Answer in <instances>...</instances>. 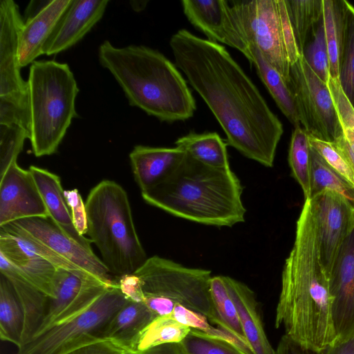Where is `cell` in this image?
I'll return each instance as SVG.
<instances>
[{"instance_id": "obj_49", "label": "cell", "mask_w": 354, "mask_h": 354, "mask_svg": "<svg viewBox=\"0 0 354 354\" xmlns=\"http://www.w3.org/2000/svg\"><path fill=\"white\" fill-rule=\"evenodd\" d=\"M133 354H187L181 342L167 343L153 347L139 353Z\"/></svg>"}, {"instance_id": "obj_42", "label": "cell", "mask_w": 354, "mask_h": 354, "mask_svg": "<svg viewBox=\"0 0 354 354\" xmlns=\"http://www.w3.org/2000/svg\"><path fill=\"white\" fill-rule=\"evenodd\" d=\"M344 130L354 128V109L343 92L338 80L330 77L327 83Z\"/></svg>"}, {"instance_id": "obj_23", "label": "cell", "mask_w": 354, "mask_h": 354, "mask_svg": "<svg viewBox=\"0 0 354 354\" xmlns=\"http://www.w3.org/2000/svg\"><path fill=\"white\" fill-rule=\"evenodd\" d=\"M225 281L236 308L244 336L254 354H276L265 333L253 291L230 277L225 276Z\"/></svg>"}, {"instance_id": "obj_46", "label": "cell", "mask_w": 354, "mask_h": 354, "mask_svg": "<svg viewBox=\"0 0 354 354\" xmlns=\"http://www.w3.org/2000/svg\"><path fill=\"white\" fill-rule=\"evenodd\" d=\"M118 286L128 300L143 302L145 299L140 279L134 274H127L118 278Z\"/></svg>"}, {"instance_id": "obj_21", "label": "cell", "mask_w": 354, "mask_h": 354, "mask_svg": "<svg viewBox=\"0 0 354 354\" xmlns=\"http://www.w3.org/2000/svg\"><path fill=\"white\" fill-rule=\"evenodd\" d=\"M185 152L175 147L136 145L129 153L136 182L141 192L164 180L178 165Z\"/></svg>"}, {"instance_id": "obj_5", "label": "cell", "mask_w": 354, "mask_h": 354, "mask_svg": "<svg viewBox=\"0 0 354 354\" xmlns=\"http://www.w3.org/2000/svg\"><path fill=\"white\" fill-rule=\"evenodd\" d=\"M85 206L87 234L109 273L118 278L134 273L148 258L126 191L115 181L104 180L90 191Z\"/></svg>"}, {"instance_id": "obj_30", "label": "cell", "mask_w": 354, "mask_h": 354, "mask_svg": "<svg viewBox=\"0 0 354 354\" xmlns=\"http://www.w3.org/2000/svg\"><path fill=\"white\" fill-rule=\"evenodd\" d=\"M299 51L304 48L323 16V0H285Z\"/></svg>"}, {"instance_id": "obj_16", "label": "cell", "mask_w": 354, "mask_h": 354, "mask_svg": "<svg viewBox=\"0 0 354 354\" xmlns=\"http://www.w3.org/2000/svg\"><path fill=\"white\" fill-rule=\"evenodd\" d=\"M48 216L32 174L12 164L0 177V227L17 221Z\"/></svg>"}, {"instance_id": "obj_32", "label": "cell", "mask_w": 354, "mask_h": 354, "mask_svg": "<svg viewBox=\"0 0 354 354\" xmlns=\"http://www.w3.org/2000/svg\"><path fill=\"white\" fill-rule=\"evenodd\" d=\"M345 0H323L325 38L328 52L330 76L338 80Z\"/></svg>"}, {"instance_id": "obj_48", "label": "cell", "mask_w": 354, "mask_h": 354, "mask_svg": "<svg viewBox=\"0 0 354 354\" xmlns=\"http://www.w3.org/2000/svg\"><path fill=\"white\" fill-rule=\"evenodd\" d=\"M143 303L156 317L171 314L176 303L167 298L159 296L145 295Z\"/></svg>"}, {"instance_id": "obj_52", "label": "cell", "mask_w": 354, "mask_h": 354, "mask_svg": "<svg viewBox=\"0 0 354 354\" xmlns=\"http://www.w3.org/2000/svg\"><path fill=\"white\" fill-rule=\"evenodd\" d=\"M300 354H322V352L301 347Z\"/></svg>"}, {"instance_id": "obj_10", "label": "cell", "mask_w": 354, "mask_h": 354, "mask_svg": "<svg viewBox=\"0 0 354 354\" xmlns=\"http://www.w3.org/2000/svg\"><path fill=\"white\" fill-rule=\"evenodd\" d=\"M288 84L300 124L309 136L333 142L344 134L328 84L315 74L303 56L290 66Z\"/></svg>"}, {"instance_id": "obj_8", "label": "cell", "mask_w": 354, "mask_h": 354, "mask_svg": "<svg viewBox=\"0 0 354 354\" xmlns=\"http://www.w3.org/2000/svg\"><path fill=\"white\" fill-rule=\"evenodd\" d=\"M127 301L118 283L80 314L32 337L18 348L17 354H66L105 340L109 322Z\"/></svg>"}, {"instance_id": "obj_24", "label": "cell", "mask_w": 354, "mask_h": 354, "mask_svg": "<svg viewBox=\"0 0 354 354\" xmlns=\"http://www.w3.org/2000/svg\"><path fill=\"white\" fill-rule=\"evenodd\" d=\"M0 273L10 281L24 310V326L21 342L23 345L35 335L41 325L46 313L50 297L26 279L1 255Z\"/></svg>"}, {"instance_id": "obj_40", "label": "cell", "mask_w": 354, "mask_h": 354, "mask_svg": "<svg viewBox=\"0 0 354 354\" xmlns=\"http://www.w3.org/2000/svg\"><path fill=\"white\" fill-rule=\"evenodd\" d=\"M181 343L187 354H244L230 344L194 328Z\"/></svg>"}, {"instance_id": "obj_6", "label": "cell", "mask_w": 354, "mask_h": 354, "mask_svg": "<svg viewBox=\"0 0 354 354\" xmlns=\"http://www.w3.org/2000/svg\"><path fill=\"white\" fill-rule=\"evenodd\" d=\"M30 100V140L36 157L57 151L72 120L78 117L77 82L68 65L35 61L27 81Z\"/></svg>"}, {"instance_id": "obj_31", "label": "cell", "mask_w": 354, "mask_h": 354, "mask_svg": "<svg viewBox=\"0 0 354 354\" xmlns=\"http://www.w3.org/2000/svg\"><path fill=\"white\" fill-rule=\"evenodd\" d=\"M338 80L354 109V6L345 1Z\"/></svg>"}, {"instance_id": "obj_19", "label": "cell", "mask_w": 354, "mask_h": 354, "mask_svg": "<svg viewBox=\"0 0 354 354\" xmlns=\"http://www.w3.org/2000/svg\"><path fill=\"white\" fill-rule=\"evenodd\" d=\"M0 255L26 279L49 297H55L57 268L26 248L16 236L0 228Z\"/></svg>"}, {"instance_id": "obj_37", "label": "cell", "mask_w": 354, "mask_h": 354, "mask_svg": "<svg viewBox=\"0 0 354 354\" xmlns=\"http://www.w3.org/2000/svg\"><path fill=\"white\" fill-rule=\"evenodd\" d=\"M0 228L16 236L26 248L52 263L56 268L65 269L82 277L100 281L74 263L50 250L46 245L32 237L14 223H10L0 227Z\"/></svg>"}, {"instance_id": "obj_22", "label": "cell", "mask_w": 354, "mask_h": 354, "mask_svg": "<svg viewBox=\"0 0 354 354\" xmlns=\"http://www.w3.org/2000/svg\"><path fill=\"white\" fill-rule=\"evenodd\" d=\"M28 170L42 196L48 216L71 239L88 250L93 251L90 239L80 234L73 225L60 178L55 174L34 165H31Z\"/></svg>"}, {"instance_id": "obj_13", "label": "cell", "mask_w": 354, "mask_h": 354, "mask_svg": "<svg viewBox=\"0 0 354 354\" xmlns=\"http://www.w3.org/2000/svg\"><path fill=\"white\" fill-rule=\"evenodd\" d=\"M181 3L189 21L208 40L236 48L249 59L250 44L230 1L183 0Z\"/></svg>"}, {"instance_id": "obj_20", "label": "cell", "mask_w": 354, "mask_h": 354, "mask_svg": "<svg viewBox=\"0 0 354 354\" xmlns=\"http://www.w3.org/2000/svg\"><path fill=\"white\" fill-rule=\"evenodd\" d=\"M71 0L46 1L27 18L19 35L18 63L21 68L43 55V48Z\"/></svg>"}, {"instance_id": "obj_50", "label": "cell", "mask_w": 354, "mask_h": 354, "mask_svg": "<svg viewBox=\"0 0 354 354\" xmlns=\"http://www.w3.org/2000/svg\"><path fill=\"white\" fill-rule=\"evenodd\" d=\"M322 354H354V336L328 346L322 351Z\"/></svg>"}, {"instance_id": "obj_12", "label": "cell", "mask_w": 354, "mask_h": 354, "mask_svg": "<svg viewBox=\"0 0 354 354\" xmlns=\"http://www.w3.org/2000/svg\"><path fill=\"white\" fill-rule=\"evenodd\" d=\"M54 283L55 297L49 298L44 318L34 336L80 314L113 287L62 268H57Z\"/></svg>"}, {"instance_id": "obj_51", "label": "cell", "mask_w": 354, "mask_h": 354, "mask_svg": "<svg viewBox=\"0 0 354 354\" xmlns=\"http://www.w3.org/2000/svg\"><path fill=\"white\" fill-rule=\"evenodd\" d=\"M300 346L283 335L275 351L276 354H300Z\"/></svg>"}, {"instance_id": "obj_15", "label": "cell", "mask_w": 354, "mask_h": 354, "mask_svg": "<svg viewBox=\"0 0 354 354\" xmlns=\"http://www.w3.org/2000/svg\"><path fill=\"white\" fill-rule=\"evenodd\" d=\"M328 281L337 342H340L354 336V227L342 245Z\"/></svg>"}, {"instance_id": "obj_27", "label": "cell", "mask_w": 354, "mask_h": 354, "mask_svg": "<svg viewBox=\"0 0 354 354\" xmlns=\"http://www.w3.org/2000/svg\"><path fill=\"white\" fill-rule=\"evenodd\" d=\"M176 147L194 160L212 167L230 168L227 144L216 132H189L175 142Z\"/></svg>"}, {"instance_id": "obj_17", "label": "cell", "mask_w": 354, "mask_h": 354, "mask_svg": "<svg viewBox=\"0 0 354 354\" xmlns=\"http://www.w3.org/2000/svg\"><path fill=\"white\" fill-rule=\"evenodd\" d=\"M24 21L12 0L0 1V96L26 91L18 63L19 35Z\"/></svg>"}, {"instance_id": "obj_7", "label": "cell", "mask_w": 354, "mask_h": 354, "mask_svg": "<svg viewBox=\"0 0 354 354\" xmlns=\"http://www.w3.org/2000/svg\"><path fill=\"white\" fill-rule=\"evenodd\" d=\"M250 44L268 62L290 80V66L301 56L285 0L231 1Z\"/></svg>"}, {"instance_id": "obj_47", "label": "cell", "mask_w": 354, "mask_h": 354, "mask_svg": "<svg viewBox=\"0 0 354 354\" xmlns=\"http://www.w3.org/2000/svg\"><path fill=\"white\" fill-rule=\"evenodd\" d=\"M66 354H132L109 340H102L77 348Z\"/></svg>"}, {"instance_id": "obj_18", "label": "cell", "mask_w": 354, "mask_h": 354, "mask_svg": "<svg viewBox=\"0 0 354 354\" xmlns=\"http://www.w3.org/2000/svg\"><path fill=\"white\" fill-rule=\"evenodd\" d=\"M108 0H71L43 48L52 55L75 45L102 18Z\"/></svg>"}, {"instance_id": "obj_2", "label": "cell", "mask_w": 354, "mask_h": 354, "mask_svg": "<svg viewBox=\"0 0 354 354\" xmlns=\"http://www.w3.org/2000/svg\"><path fill=\"white\" fill-rule=\"evenodd\" d=\"M274 324L304 348L322 352L337 342L333 298L319 259L308 200L297 221L294 244L283 265Z\"/></svg>"}, {"instance_id": "obj_39", "label": "cell", "mask_w": 354, "mask_h": 354, "mask_svg": "<svg viewBox=\"0 0 354 354\" xmlns=\"http://www.w3.org/2000/svg\"><path fill=\"white\" fill-rule=\"evenodd\" d=\"M30 132L17 125L0 124V177L15 162L23 150Z\"/></svg>"}, {"instance_id": "obj_4", "label": "cell", "mask_w": 354, "mask_h": 354, "mask_svg": "<svg viewBox=\"0 0 354 354\" xmlns=\"http://www.w3.org/2000/svg\"><path fill=\"white\" fill-rule=\"evenodd\" d=\"M98 59L131 106L169 123L193 116L196 102L185 80L160 52L142 45L118 48L106 40L99 46Z\"/></svg>"}, {"instance_id": "obj_44", "label": "cell", "mask_w": 354, "mask_h": 354, "mask_svg": "<svg viewBox=\"0 0 354 354\" xmlns=\"http://www.w3.org/2000/svg\"><path fill=\"white\" fill-rule=\"evenodd\" d=\"M210 326L205 331L201 330L205 335L224 341L233 346L244 354H254L248 340L222 324Z\"/></svg>"}, {"instance_id": "obj_3", "label": "cell", "mask_w": 354, "mask_h": 354, "mask_svg": "<svg viewBox=\"0 0 354 354\" xmlns=\"http://www.w3.org/2000/svg\"><path fill=\"white\" fill-rule=\"evenodd\" d=\"M243 187L230 168H215L185 156L162 182L141 192L149 205L207 225L232 227L245 221Z\"/></svg>"}, {"instance_id": "obj_41", "label": "cell", "mask_w": 354, "mask_h": 354, "mask_svg": "<svg viewBox=\"0 0 354 354\" xmlns=\"http://www.w3.org/2000/svg\"><path fill=\"white\" fill-rule=\"evenodd\" d=\"M309 142L333 169L354 186V170L332 142L311 136H309Z\"/></svg>"}, {"instance_id": "obj_1", "label": "cell", "mask_w": 354, "mask_h": 354, "mask_svg": "<svg viewBox=\"0 0 354 354\" xmlns=\"http://www.w3.org/2000/svg\"><path fill=\"white\" fill-rule=\"evenodd\" d=\"M169 46L176 66L215 116L227 144L272 167L283 125L226 48L185 29L172 35Z\"/></svg>"}, {"instance_id": "obj_34", "label": "cell", "mask_w": 354, "mask_h": 354, "mask_svg": "<svg viewBox=\"0 0 354 354\" xmlns=\"http://www.w3.org/2000/svg\"><path fill=\"white\" fill-rule=\"evenodd\" d=\"M310 145L307 132L295 127L288 151V163L293 178L301 186L305 200L310 197Z\"/></svg>"}, {"instance_id": "obj_33", "label": "cell", "mask_w": 354, "mask_h": 354, "mask_svg": "<svg viewBox=\"0 0 354 354\" xmlns=\"http://www.w3.org/2000/svg\"><path fill=\"white\" fill-rule=\"evenodd\" d=\"M310 160V198L323 190L328 189L340 194L354 204V186L333 169L312 147Z\"/></svg>"}, {"instance_id": "obj_45", "label": "cell", "mask_w": 354, "mask_h": 354, "mask_svg": "<svg viewBox=\"0 0 354 354\" xmlns=\"http://www.w3.org/2000/svg\"><path fill=\"white\" fill-rule=\"evenodd\" d=\"M170 315L177 322L191 328L205 331L210 326L205 316L178 304Z\"/></svg>"}, {"instance_id": "obj_29", "label": "cell", "mask_w": 354, "mask_h": 354, "mask_svg": "<svg viewBox=\"0 0 354 354\" xmlns=\"http://www.w3.org/2000/svg\"><path fill=\"white\" fill-rule=\"evenodd\" d=\"M191 328L174 320L171 315L157 317L138 335L132 354L139 353L167 343L181 342Z\"/></svg>"}, {"instance_id": "obj_35", "label": "cell", "mask_w": 354, "mask_h": 354, "mask_svg": "<svg viewBox=\"0 0 354 354\" xmlns=\"http://www.w3.org/2000/svg\"><path fill=\"white\" fill-rule=\"evenodd\" d=\"M209 288L213 304L218 316V318L212 323L215 325L222 324L239 335L245 337L236 308L225 281V276L212 277Z\"/></svg>"}, {"instance_id": "obj_28", "label": "cell", "mask_w": 354, "mask_h": 354, "mask_svg": "<svg viewBox=\"0 0 354 354\" xmlns=\"http://www.w3.org/2000/svg\"><path fill=\"white\" fill-rule=\"evenodd\" d=\"M24 313L20 301L8 279L0 273V337L21 345Z\"/></svg>"}, {"instance_id": "obj_14", "label": "cell", "mask_w": 354, "mask_h": 354, "mask_svg": "<svg viewBox=\"0 0 354 354\" xmlns=\"http://www.w3.org/2000/svg\"><path fill=\"white\" fill-rule=\"evenodd\" d=\"M12 223L104 283L118 285L102 261L71 239L49 216L21 219Z\"/></svg>"}, {"instance_id": "obj_25", "label": "cell", "mask_w": 354, "mask_h": 354, "mask_svg": "<svg viewBox=\"0 0 354 354\" xmlns=\"http://www.w3.org/2000/svg\"><path fill=\"white\" fill-rule=\"evenodd\" d=\"M156 317L143 302L128 300L109 322L104 338L132 353L138 335Z\"/></svg>"}, {"instance_id": "obj_43", "label": "cell", "mask_w": 354, "mask_h": 354, "mask_svg": "<svg viewBox=\"0 0 354 354\" xmlns=\"http://www.w3.org/2000/svg\"><path fill=\"white\" fill-rule=\"evenodd\" d=\"M67 204L70 208L73 225L82 236L87 234V217L85 203L77 189L64 190Z\"/></svg>"}, {"instance_id": "obj_11", "label": "cell", "mask_w": 354, "mask_h": 354, "mask_svg": "<svg viewBox=\"0 0 354 354\" xmlns=\"http://www.w3.org/2000/svg\"><path fill=\"white\" fill-rule=\"evenodd\" d=\"M309 201L320 263L328 277L342 245L354 227V204L325 189Z\"/></svg>"}, {"instance_id": "obj_36", "label": "cell", "mask_w": 354, "mask_h": 354, "mask_svg": "<svg viewBox=\"0 0 354 354\" xmlns=\"http://www.w3.org/2000/svg\"><path fill=\"white\" fill-rule=\"evenodd\" d=\"M301 56L315 74L327 84L330 77V63L323 16L306 42Z\"/></svg>"}, {"instance_id": "obj_38", "label": "cell", "mask_w": 354, "mask_h": 354, "mask_svg": "<svg viewBox=\"0 0 354 354\" xmlns=\"http://www.w3.org/2000/svg\"><path fill=\"white\" fill-rule=\"evenodd\" d=\"M0 124L17 125L30 132L28 88L26 91L0 96Z\"/></svg>"}, {"instance_id": "obj_26", "label": "cell", "mask_w": 354, "mask_h": 354, "mask_svg": "<svg viewBox=\"0 0 354 354\" xmlns=\"http://www.w3.org/2000/svg\"><path fill=\"white\" fill-rule=\"evenodd\" d=\"M249 49L248 60L254 66L259 78L281 111L295 127L301 126L295 99L288 84L254 45L251 44Z\"/></svg>"}, {"instance_id": "obj_9", "label": "cell", "mask_w": 354, "mask_h": 354, "mask_svg": "<svg viewBox=\"0 0 354 354\" xmlns=\"http://www.w3.org/2000/svg\"><path fill=\"white\" fill-rule=\"evenodd\" d=\"M134 274L140 280L144 295L169 299L203 315L210 322L218 318L210 293V270L153 256Z\"/></svg>"}]
</instances>
